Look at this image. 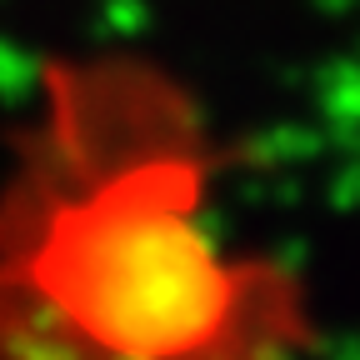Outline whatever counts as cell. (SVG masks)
<instances>
[{"label": "cell", "instance_id": "obj_1", "mask_svg": "<svg viewBox=\"0 0 360 360\" xmlns=\"http://www.w3.org/2000/svg\"><path fill=\"white\" fill-rule=\"evenodd\" d=\"M225 170L155 56H51L0 165V360H315L310 285L231 236Z\"/></svg>", "mask_w": 360, "mask_h": 360}]
</instances>
